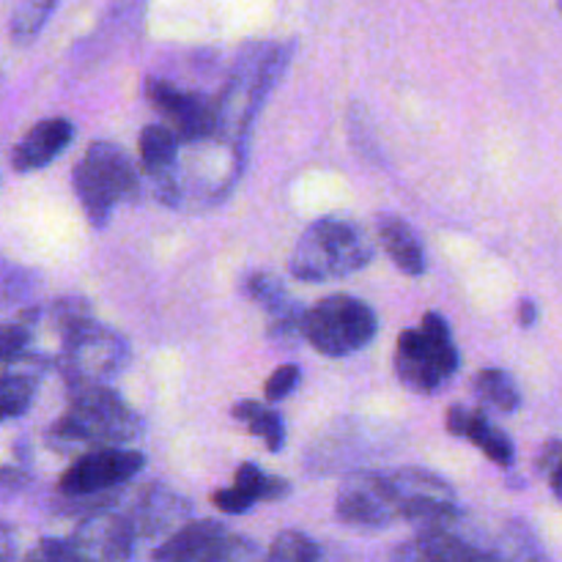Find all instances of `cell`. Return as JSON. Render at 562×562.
Masks as SVG:
<instances>
[{
	"instance_id": "cell-1",
	"label": "cell",
	"mask_w": 562,
	"mask_h": 562,
	"mask_svg": "<svg viewBox=\"0 0 562 562\" xmlns=\"http://www.w3.org/2000/svg\"><path fill=\"white\" fill-rule=\"evenodd\" d=\"M146 426L140 417L113 393V390H93V393L71 398L69 409L53 423L47 442L60 453L71 450H124L143 437Z\"/></svg>"
},
{
	"instance_id": "cell-2",
	"label": "cell",
	"mask_w": 562,
	"mask_h": 562,
	"mask_svg": "<svg viewBox=\"0 0 562 562\" xmlns=\"http://www.w3.org/2000/svg\"><path fill=\"white\" fill-rule=\"evenodd\" d=\"M373 261V239L360 223L346 217H322L307 225L289 258L291 278L305 283L349 278Z\"/></svg>"
},
{
	"instance_id": "cell-3",
	"label": "cell",
	"mask_w": 562,
	"mask_h": 562,
	"mask_svg": "<svg viewBox=\"0 0 562 562\" xmlns=\"http://www.w3.org/2000/svg\"><path fill=\"white\" fill-rule=\"evenodd\" d=\"M71 187L88 223L93 228H104L119 203L137 198L140 176L124 148L110 140H97L71 170Z\"/></svg>"
},
{
	"instance_id": "cell-4",
	"label": "cell",
	"mask_w": 562,
	"mask_h": 562,
	"mask_svg": "<svg viewBox=\"0 0 562 562\" xmlns=\"http://www.w3.org/2000/svg\"><path fill=\"white\" fill-rule=\"evenodd\" d=\"M126 362H130L126 340L97 322H86L64 335L55 357V368L71 398L93 390H110V382L121 376Z\"/></svg>"
},
{
	"instance_id": "cell-5",
	"label": "cell",
	"mask_w": 562,
	"mask_h": 562,
	"mask_svg": "<svg viewBox=\"0 0 562 562\" xmlns=\"http://www.w3.org/2000/svg\"><path fill=\"white\" fill-rule=\"evenodd\" d=\"M461 366L459 346L448 322L428 311L420 329H404L395 351V373L412 393H434L456 376Z\"/></svg>"
},
{
	"instance_id": "cell-6",
	"label": "cell",
	"mask_w": 562,
	"mask_h": 562,
	"mask_svg": "<svg viewBox=\"0 0 562 562\" xmlns=\"http://www.w3.org/2000/svg\"><path fill=\"white\" fill-rule=\"evenodd\" d=\"M379 333V318L368 302L349 294L324 296L307 311L305 338L318 355L349 357L366 349Z\"/></svg>"
},
{
	"instance_id": "cell-7",
	"label": "cell",
	"mask_w": 562,
	"mask_h": 562,
	"mask_svg": "<svg viewBox=\"0 0 562 562\" xmlns=\"http://www.w3.org/2000/svg\"><path fill=\"white\" fill-rule=\"evenodd\" d=\"M335 514L344 525L382 530V527L393 525L395 519H404V499L395 488L390 470L351 472L338 488Z\"/></svg>"
},
{
	"instance_id": "cell-8",
	"label": "cell",
	"mask_w": 562,
	"mask_h": 562,
	"mask_svg": "<svg viewBox=\"0 0 562 562\" xmlns=\"http://www.w3.org/2000/svg\"><path fill=\"white\" fill-rule=\"evenodd\" d=\"M146 97L168 121L179 143H198L220 137V102L203 91H181L173 82L148 77Z\"/></svg>"
},
{
	"instance_id": "cell-9",
	"label": "cell",
	"mask_w": 562,
	"mask_h": 562,
	"mask_svg": "<svg viewBox=\"0 0 562 562\" xmlns=\"http://www.w3.org/2000/svg\"><path fill=\"white\" fill-rule=\"evenodd\" d=\"M146 459L137 450H97L82 453L69 470L60 475V494L69 499L108 497V492L124 486L143 470Z\"/></svg>"
},
{
	"instance_id": "cell-10",
	"label": "cell",
	"mask_w": 562,
	"mask_h": 562,
	"mask_svg": "<svg viewBox=\"0 0 562 562\" xmlns=\"http://www.w3.org/2000/svg\"><path fill=\"white\" fill-rule=\"evenodd\" d=\"M82 562H130L137 532L130 516L119 510H93L69 538Z\"/></svg>"
},
{
	"instance_id": "cell-11",
	"label": "cell",
	"mask_w": 562,
	"mask_h": 562,
	"mask_svg": "<svg viewBox=\"0 0 562 562\" xmlns=\"http://www.w3.org/2000/svg\"><path fill=\"white\" fill-rule=\"evenodd\" d=\"M137 148H140V165L151 179L157 198L165 206H176L179 203V176H176L179 137L165 124H148L143 126Z\"/></svg>"
},
{
	"instance_id": "cell-12",
	"label": "cell",
	"mask_w": 562,
	"mask_h": 562,
	"mask_svg": "<svg viewBox=\"0 0 562 562\" xmlns=\"http://www.w3.org/2000/svg\"><path fill=\"white\" fill-rule=\"evenodd\" d=\"M126 516H130L137 538H170L184 527V519L190 516V503L181 494L170 492V488L151 486L135 499Z\"/></svg>"
},
{
	"instance_id": "cell-13",
	"label": "cell",
	"mask_w": 562,
	"mask_h": 562,
	"mask_svg": "<svg viewBox=\"0 0 562 562\" xmlns=\"http://www.w3.org/2000/svg\"><path fill=\"white\" fill-rule=\"evenodd\" d=\"M390 562H497V558L456 532H417L395 549Z\"/></svg>"
},
{
	"instance_id": "cell-14",
	"label": "cell",
	"mask_w": 562,
	"mask_h": 562,
	"mask_svg": "<svg viewBox=\"0 0 562 562\" xmlns=\"http://www.w3.org/2000/svg\"><path fill=\"white\" fill-rule=\"evenodd\" d=\"M448 434L464 437L475 445L477 450L488 456L494 464L510 467L516 459V448L505 431H499L483 409H467V406H450L448 409Z\"/></svg>"
},
{
	"instance_id": "cell-15",
	"label": "cell",
	"mask_w": 562,
	"mask_h": 562,
	"mask_svg": "<svg viewBox=\"0 0 562 562\" xmlns=\"http://www.w3.org/2000/svg\"><path fill=\"white\" fill-rule=\"evenodd\" d=\"M231 532L214 519H198L181 527L154 552V562H212Z\"/></svg>"
},
{
	"instance_id": "cell-16",
	"label": "cell",
	"mask_w": 562,
	"mask_h": 562,
	"mask_svg": "<svg viewBox=\"0 0 562 562\" xmlns=\"http://www.w3.org/2000/svg\"><path fill=\"white\" fill-rule=\"evenodd\" d=\"M75 137V126L66 119H47L38 121L25 137L14 146L11 151V168L16 173H31V170L44 168L53 162L60 151L71 143Z\"/></svg>"
},
{
	"instance_id": "cell-17",
	"label": "cell",
	"mask_w": 562,
	"mask_h": 562,
	"mask_svg": "<svg viewBox=\"0 0 562 562\" xmlns=\"http://www.w3.org/2000/svg\"><path fill=\"white\" fill-rule=\"evenodd\" d=\"M376 234L382 241L390 261L409 278H420L426 272V250H423L420 236L415 234L409 223L398 214H379Z\"/></svg>"
},
{
	"instance_id": "cell-18",
	"label": "cell",
	"mask_w": 562,
	"mask_h": 562,
	"mask_svg": "<svg viewBox=\"0 0 562 562\" xmlns=\"http://www.w3.org/2000/svg\"><path fill=\"white\" fill-rule=\"evenodd\" d=\"M44 371H47V360L42 355H36V351H31L22 360L11 362V366H3L0 412H3L5 420H14V417L25 415Z\"/></svg>"
},
{
	"instance_id": "cell-19",
	"label": "cell",
	"mask_w": 562,
	"mask_h": 562,
	"mask_svg": "<svg viewBox=\"0 0 562 562\" xmlns=\"http://www.w3.org/2000/svg\"><path fill=\"white\" fill-rule=\"evenodd\" d=\"M234 420L245 423L247 431L252 437L261 439L267 445L269 453H280L285 445V426H283V417L278 415L274 409L263 406L261 401H239V404L231 409Z\"/></svg>"
},
{
	"instance_id": "cell-20",
	"label": "cell",
	"mask_w": 562,
	"mask_h": 562,
	"mask_svg": "<svg viewBox=\"0 0 562 562\" xmlns=\"http://www.w3.org/2000/svg\"><path fill=\"white\" fill-rule=\"evenodd\" d=\"M477 401L483 406H492V409L503 412V415H514L521 406V390L516 384V379L510 373L499 371V368H486L475 376L472 382Z\"/></svg>"
},
{
	"instance_id": "cell-21",
	"label": "cell",
	"mask_w": 562,
	"mask_h": 562,
	"mask_svg": "<svg viewBox=\"0 0 562 562\" xmlns=\"http://www.w3.org/2000/svg\"><path fill=\"white\" fill-rule=\"evenodd\" d=\"M269 313V338L278 346H294L296 340L305 338V318L307 307L296 300L280 302L278 307H272Z\"/></svg>"
},
{
	"instance_id": "cell-22",
	"label": "cell",
	"mask_w": 562,
	"mask_h": 562,
	"mask_svg": "<svg viewBox=\"0 0 562 562\" xmlns=\"http://www.w3.org/2000/svg\"><path fill=\"white\" fill-rule=\"evenodd\" d=\"M58 9L55 0H36V3H20L11 11L9 20V36L14 44H31L33 38L42 33V27L47 25L49 14Z\"/></svg>"
},
{
	"instance_id": "cell-23",
	"label": "cell",
	"mask_w": 562,
	"mask_h": 562,
	"mask_svg": "<svg viewBox=\"0 0 562 562\" xmlns=\"http://www.w3.org/2000/svg\"><path fill=\"white\" fill-rule=\"evenodd\" d=\"M234 486L239 492H245L252 503L263 499V503H272V499H283L291 494V486L283 477H272L263 470H258L256 464H241L234 475Z\"/></svg>"
},
{
	"instance_id": "cell-24",
	"label": "cell",
	"mask_w": 562,
	"mask_h": 562,
	"mask_svg": "<svg viewBox=\"0 0 562 562\" xmlns=\"http://www.w3.org/2000/svg\"><path fill=\"white\" fill-rule=\"evenodd\" d=\"M322 552H318L316 541L307 538L300 530H283L269 547L263 562H318Z\"/></svg>"
},
{
	"instance_id": "cell-25",
	"label": "cell",
	"mask_w": 562,
	"mask_h": 562,
	"mask_svg": "<svg viewBox=\"0 0 562 562\" xmlns=\"http://www.w3.org/2000/svg\"><path fill=\"white\" fill-rule=\"evenodd\" d=\"M241 291H245L247 300L258 302L263 311H272L280 302L289 300V291H285L283 280L272 272H252L247 274L245 283H241Z\"/></svg>"
},
{
	"instance_id": "cell-26",
	"label": "cell",
	"mask_w": 562,
	"mask_h": 562,
	"mask_svg": "<svg viewBox=\"0 0 562 562\" xmlns=\"http://www.w3.org/2000/svg\"><path fill=\"white\" fill-rule=\"evenodd\" d=\"M31 338L33 327L22 324L20 318L3 324V335H0V351H3V366L22 360V357L31 355Z\"/></svg>"
},
{
	"instance_id": "cell-27",
	"label": "cell",
	"mask_w": 562,
	"mask_h": 562,
	"mask_svg": "<svg viewBox=\"0 0 562 562\" xmlns=\"http://www.w3.org/2000/svg\"><path fill=\"white\" fill-rule=\"evenodd\" d=\"M22 562H82L71 541L64 538H44L38 541L31 552L22 558Z\"/></svg>"
},
{
	"instance_id": "cell-28",
	"label": "cell",
	"mask_w": 562,
	"mask_h": 562,
	"mask_svg": "<svg viewBox=\"0 0 562 562\" xmlns=\"http://www.w3.org/2000/svg\"><path fill=\"white\" fill-rule=\"evenodd\" d=\"M212 562H263L261 552H258L256 543L245 536H234L231 532L228 541L223 543L217 554H214Z\"/></svg>"
},
{
	"instance_id": "cell-29",
	"label": "cell",
	"mask_w": 562,
	"mask_h": 562,
	"mask_svg": "<svg viewBox=\"0 0 562 562\" xmlns=\"http://www.w3.org/2000/svg\"><path fill=\"white\" fill-rule=\"evenodd\" d=\"M296 384H300V368L280 366L278 371L267 379V384H263V393H267L269 401H283L294 393Z\"/></svg>"
},
{
	"instance_id": "cell-30",
	"label": "cell",
	"mask_w": 562,
	"mask_h": 562,
	"mask_svg": "<svg viewBox=\"0 0 562 562\" xmlns=\"http://www.w3.org/2000/svg\"><path fill=\"white\" fill-rule=\"evenodd\" d=\"M36 285V278L25 269H14V267H5L3 274V300L5 302H14V300H25L27 294L33 291Z\"/></svg>"
},
{
	"instance_id": "cell-31",
	"label": "cell",
	"mask_w": 562,
	"mask_h": 562,
	"mask_svg": "<svg viewBox=\"0 0 562 562\" xmlns=\"http://www.w3.org/2000/svg\"><path fill=\"white\" fill-rule=\"evenodd\" d=\"M212 503L217 505V508L223 510V514H231V516L247 514V510H250L252 505H256L250 497H247L245 492H239V488H236V486L220 488V492H214L212 494Z\"/></svg>"
},
{
	"instance_id": "cell-32",
	"label": "cell",
	"mask_w": 562,
	"mask_h": 562,
	"mask_svg": "<svg viewBox=\"0 0 562 562\" xmlns=\"http://www.w3.org/2000/svg\"><path fill=\"white\" fill-rule=\"evenodd\" d=\"M560 467H562V442L560 439H549V442L541 448V453L536 456V470L541 472V475L554 477V472H558Z\"/></svg>"
},
{
	"instance_id": "cell-33",
	"label": "cell",
	"mask_w": 562,
	"mask_h": 562,
	"mask_svg": "<svg viewBox=\"0 0 562 562\" xmlns=\"http://www.w3.org/2000/svg\"><path fill=\"white\" fill-rule=\"evenodd\" d=\"M25 481H27V477L22 475V470H14V467L5 464L3 467V497H11L16 488L25 486Z\"/></svg>"
},
{
	"instance_id": "cell-34",
	"label": "cell",
	"mask_w": 562,
	"mask_h": 562,
	"mask_svg": "<svg viewBox=\"0 0 562 562\" xmlns=\"http://www.w3.org/2000/svg\"><path fill=\"white\" fill-rule=\"evenodd\" d=\"M516 316H519V327H525V329L536 327V322H538L536 302H532V300H521L519 307H516Z\"/></svg>"
},
{
	"instance_id": "cell-35",
	"label": "cell",
	"mask_w": 562,
	"mask_h": 562,
	"mask_svg": "<svg viewBox=\"0 0 562 562\" xmlns=\"http://www.w3.org/2000/svg\"><path fill=\"white\" fill-rule=\"evenodd\" d=\"M11 554H14V530L3 525V562H11Z\"/></svg>"
},
{
	"instance_id": "cell-36",
	"label": "cell",
	"mask_w": 562,
	"mask_h": 562,
	"mask_svg": "<svg viewBox=\"0 0 562 562\" xmlns=\"http://www.w3.org/2000/svg\"><path fill=\"white\" fill-rule=\"evenodd\" d=\"M552 488H554V497L560 499L562 503V467L558 472H554V477H552Z\"/></svg>"
}]
</instances>
